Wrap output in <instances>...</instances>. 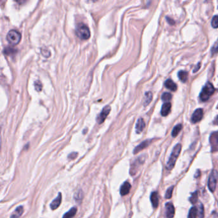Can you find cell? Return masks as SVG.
Instances as JSON below:
<instances>
[{
  "mask_svg": "<svg viewBox=\"0 0 218 218\" xmlns=\"http://www.w3.org/2000/svg\"><path fill=\"white\" fill-rule=\"evenodd\" d=\"M181 150H182V145L180 144V143L175 145V147L173 148L170 156V157L168 159L167 164H166V167L168 170H171L174 168L176 160L179 156Z\"/></svg>",
  "mask_w": 218,
  "mask_h": 218,
  "instance_id": "obj_1",
  "label": "cell"
},
{
  "mask_svg": "<svg viewBox=\"0 0 218 218\" xmlns=\"http://www.w3.org/2000/svg\"><path fill=\"white\" fill-rule=\"evenodd\" d=\"M214 91H215V88L214 87L213 84L210 82H208L204 86L200 94V98L201 101H202L203 102L208 101L210 96L214 93Z\"/></svg>",
  "mask_w": 218,
  "mask_h": 218,
  "instance_id": "obj_2",
  "label": "cell"
},
{
  "mask_svg": "<svg viewBox=\"0 0 218 218\" xmlns=\"http://www.w3.org/2000/svg\"><path fill=\"white\" fill-rule=\"evenodd\" d=\"M76 35L82 40H87L90 37V31L88 26L83 22H80L76 27Z\"/></svg>",
  "mask_w": 218,
  "mask_h": 218,
  "instance_id": "obj_3",
  "label": "cell"
},
{
  "mask_svg": "<svg viewBox=\"0 0 218 218\" xmlns=\"http://www.w3.org/2000/svg\"><path fill=\"white\" fill-rule=\"evenodd\" d=\"M21 38V33L15 30H10L7 35V40L8 42L12 45L18 44L20 42Z\"/></svg>",
  "mask_w": 218,
  "mask_h": 218,
  "instance_id": "obj_4",
  "label": "cell"
},
{
  "mask_svg": "<svg viewBox=\"0 0 218 218\" xmlns=\"http://www.w3.org/2000/svg\"><path fill=\"white\" fill-rule=\"evenodd\" d=\"M217 180H218L217 171L216 170H212L210 176H209V182H208V187H209V190L212 193H214L216 190Z\"/></svg>",
  "mask_w": 218,
  "mask_h": 218,
  "instance_id": "obj_5",
  "label": "cell"
},
{
  "mask_svg": "<svg viewBox=\"0 0 218 218\" xmlns=\"http://www.w3.org/2000/svg\"><path fill=\"white\" fill-rule=\"evenodd\" d=\"M212 148V152H216L218 150V131L212 133L209 138Z\"/></svg>",
  "mask_w": 218,
  "mask_h": 218,
  "instance_id": "obj_6",
  "label": "cell"
},
{
  "mask_svg": "<svg viewBox=\"0 0 218 218\" xmlns=\"http://www.w3.org/2000/svg\"><path fill=\"white\" fill-rule=\"evenodd\" d=\"M111 111V107L110 106H106L104 108L102 109V110L100 113V114L98 115L97 118V121L99 124H102L104 122L106 117L110 113Z\"/></svg>",
  "mask_w": 218,
  "mask_h": 218,
  "instance_id": "obj_7",
  "label": "cell"
},
{
  "mask_svg": "<svg viewBox=\"0 0 218 218\" xmlns=\"http://www.w3.org/2000/svg\"><path fill=\"white\" fill-rule=\"evenodd\" d=\"M203 115V111L202 108L197 109L194 111L193 115L191 117V121L193 123L195 124L200 122L202 119Z\"/></svg>",
  "mask_w": 218,
  "mask_h": 218,
  "instance_id": "obj_8",
  "label": "cell"
},
{
  "mask_svg": "<svg viewBox=\"0 0 218 218\" xmlns=\"http://www.w3.org/2000/svg\"><path fill=\"white\" fill-rule=\"evenodd\" d=\"M166 216L168 218H173L175 216V207L171 202H168L166 204Z\"/></svg>",
  "mask_w": 218,
  "mask_h": 218,
  "instance_id": "obj_9",
  "label": "cell"
},
{
  "mask_svg": "<svg viewBox=\"0 0 218 218\" xmlns=\"http://www.w3.org/2000/svg\"><path fill=\"white\" fill-rule=\"evenodd\" d=\"M131 189V185L129 182H125L123 185L120 187V194L122 196H125L130 192Z\"/></svg>",
  "mask_w": 218,
  "mask_h": 218,
  "instance_id": "obj_10",
  "label": "cell"
},
{
  "mask_svg": "<svg viewBox=\"0 0 218 218\" xmlns=\"http://www.w3.org/2000/svg\"><path fill=\"white\" fill-rule=\"evenodd\" d=\"M151 140H145L144 141H143L142 143H141L139 145H137L134 150V154H136L137 153H138L139 152H140L141 150H143V149L147 148L149 145L151 143Z\"/></svg>",
  "mask_w": 218,
  "mask_h": 218,
  "instance_id": "obj_11",
  "label": "cell"
},
{
  "mask_svg": "<svg viewBox=\"0 0 218 218\" xmlns=\"http://www.w3.org/2000/svg\"><path fill=\"white\" fill-rule=\"evenodd\" d=\"M145 123L144 120L140 118L137 120V123L136 124V133L140 134L143 130V129L145 127Z\"/></svg>",
  "mask_w": 218,
  "mask_h": 218,
  "instance_id": "obj_12",
  "label": "cell"
},
{
  "mask_svg": "<svg viewBox=\"0 0 218 218\" xmlns=\"http://www.w3.org/2000/svg\"><path fill=\"white\" fill-rule=\"evenodd\" d=\"M61 194L60 193H59L58 197H57L53 201L52 203H51V205H50L51 209L52 210H55L57 208H58V206L61 204Z\"/></svg>",
  "mask_w": 218,
  "mask_h": 218,
  "instance_id": "obj_13",
  "label": "cell"
},
{
  "mask_svg": "<svg viewBox=\"0 0 218 218\" xmlns=\"http://www.w3.org/2000/svg\"><path fill=\"white\" fill-rule=\"evenodd\" d=\"M171 105L170 102L164 103V104L162 106L161 111H160V113H161L162 116H163V117L167 116L171 111Z\"/></svg>",
  "mask_w": 218,
  "mask_h": 218,
  "instance_id": "obj_14",
  "label": "cell"
},
{
  "mask_svg": "<svg viewBox=\"0 0 218 218\" xmlns=\"http://www.w3.org/2000/svg\"><path fill=\"white\" fill-rule=\"evenodd\" d=\"M164 86L166 88H167L168 89H169L170 90H171L172 91H177V84L170 79H168L166 80L164 83Z\"/></svg>",
  "mask_w": 218,
  "mask_h": 218,
  "instance_id": "obj_15",
  "label": "cell"
},
{
  "mask_svg": "<svg viewBox=\"0 0 218 218\" xmlns=\"http://www.w3.org/2000/svg\"><path fill=\"white\" fill-rule=\"evenodd\" d=\"M141 159L139 158V159H137L133 163V165L131 166V168H130V173L131 175H134L136 173V169L138 166H140L143 163V160H140Z\"/></svg>",
  "mask_w": 218,
  "mask_h": 218,
  "instance_id": "obj_16",
  "label": "cell"
},
{
  "mask_svg": "<svg viewBox=\"0 0 218 218\" xmlns=\"http://www.w3.org/2000/svg\"><path fill=\"white\" fill-rule=\"evenodd\" d=\"M150 201L154 208H157L159 205V198L157 192L154 191L150 195Z\"/></svg>",
  "mask_w": 218,
  "mask_h": 218,
  "instance_id": "obj_17",
  "label": "cell"
},
{
  "mask_svg": "<svg viewBox=\"0 0 218 218\" xmlns=\"http://www.w3.org/2000/svg\"><path fill=\"white\" fill-rule=\"evenodd\" d=\"M24 209L22 206H19L10 216V218H19L23 214Z\"/></svg>",
  "mask_w": 218,
  "mask_h": 218,
  "instance_id": "obj_18",
  "label": "cell"
},
{
  "mask_svg": "<svg viewBox=\"0 0 218 218\" xmlns=\"http://www.w3.org/2000/svg\"><path fill=\"white\" fill-rule=\"evenodd\" d=\"M152 97H153L152 94V92H150V91H148V92L145 93L144 101H143V104H144V106H147L150 104V102L152 100Z\"/></svg>",
  "mask_w": 218,
  "mask_h": 218,
  "instance_id": "obj_19",
  "label": "cell"
},
{
  "mask_svg": "<svg viewBox=\"0 0 218 218\" xmlns=\"http://www.w3.org/2000/svg\"><path fill=\"white\" fill-rule=\"evenodd\" d=\"M77 210H78L77 208L74 206V207L72 208L67 212H66V213L64 215V216H63V218H72L76 214Z\"/></svg>",
  "mask_w": 218,
  "mask_h": 218,
  "instance_id": "obj_20",
  "label": "cell"
},
{
  "mask_svg": "<svg viewBox=\"0 0 218 218\" xmlns=\"http://www.w3.org/2000/svg\"><path fill=\"white\" fill-rule=\"evenodd\" d=\"M178 76L182 82L186 83L187 80L188 73L184 71H180L178 73Z\"/></svg>",
  "mask_w": 218,
  "mask_h": 218,
  "instance_id": "obj_21",
  "label": "cell"
},
{
  "mask_svg": "<svg viewBox=\"0 0 218 218\" xmlns=\"http://www.w3.org/2000/svg\"><path fill=\"white\" fill-rule=\"evenodd\" d=\"M198 215V209L195 206H193L191 209L189 210L188 218H197Z\"/></svg>",
  "mask_w": 218,
  "mask_h": 218,
  "instance_id": "obj_22",
  "label": "cell"
},
{
  "mask_svg": "<svg viewBox=\"0 0 218 218\" xmlns=\"http://www.w3.org/2000/svg\"><path fill=\"white\" fill-rule=\"evenodd\" d=\"M182 128V124H178L176 126H175L173 130H172V133H171V135L173 137H176L178 134H179V133H180V131L181 130Z\"/></svg>",
  "mask_w": 218,
  "mask_h": 218,
  "instance_id": "obj_23",
  "label": "cell"
},
{
  "mask_svg": "<svg viewBox=\"0 0 218 218\" xmlns=\"http://www.w3.org/2000/svg\"><path fill=\"white\" fill-rule=\"evenodd\" d=\"M171 94L170 93L168 92H164L162 96H161V99L163 102H168L171 99Z\"/></svg>",
  "mask_w": 218,
  "mask_h": 218,
  "instance_id": "obj_24",
  "label": "cell"
},
{
  "mask_svg": "<svg viewBox=\"0 0 218 218\" xmlns=\"http://www.w3.org/2000/svg\"><path fill=\"white\" fill-rule=\"evenodd\" d=\"M15 51L16 49L13 47H7L5 48V49H3V53L7 55H10V54H12L13 53H15Z\"/></svg>",
  "mask_w": 218,
  "mask_h": 218,
  "instance_id": "obj_25",
  "label": "cell"
},
{
  "mask_svg": "<svg viewBox=\"0 0 218 218\" xmlns=\"http://www.w3.org/2000/svg\"><path fill=\"white\" fill-rule=\"evenodd\" d=\"M189 201L193 204H194L198 201V191H195L194 193H192L191 197L189 198Z\"/></svg>",
  "mask_w": 218,
  "mask_h": 218,
  "instance_id": "obj_26",
  "label": "cell"
},
{
  "mask_svg": "<svg viewBox=\"0 0 218 218\" xmlns=\"http://www.w3.org/2000/svg\"><path fill=\"white\" fill-rule=\"evenodd\" d=\"M198 209V215L200 218L204 217V206L203 204H200Z\"/></svg>",
  "mask_w": 218,
  "mask_h": 218,
  "instance_id": "obj_27",
  "label": "cell"
},
{
  "mask_svg": "<svg viewBox=\"0 0 218 218\" xmlns=\"http://www.w3.org/2000/svg\"><path fill=\"white\" fill-rule=\"evenodd\" d=\"M173 189H174V186H171L167 189V191H166V194H165V198L166 199H170L171 198L172 194H173Z\"/></svg>",
  "mask_w": 218,
  "mask_h": 218,
  "instance_id": "obj_28",
  "label": "cell"
},
{
  "mask_svg": "<svg viewBox=\"0 0 218 218\" xmlns=\"http://www.w3.org/2000/svg\"><path fill=\"white\" fill-rule=\"evenodd\" d=\"M212 26L214 28H218V15H216L213 17V18L212 19L211 22Z\"/></svg>",
  "mask_w": 218,
  "mask_h": 218,
  "instance_id": "obj_29",
  "label": "cell"
},
{
  "mask_svg": "<svg viewBox=\"0 0 218 218\" xmlns=\"http://www.w3.org/2000/svg\"><path fill=\"white\" fill-rule=\"evenodd\" d=\"M74 198L76 201H81L83 199V191L81 190L78 191L74 195Z\"/></svg>",
  "mask_w": 218,
  "mask_h": 218,
  "instance_id": "obj_30",
  "label": "cell"
},
{
  "mask_svg": "<svg viewBox=\"0 0 218 218\" xmlns=\"http://www.w3.org/2000/svg\"><path fill=\"white\" fill-rule=\"evenodd\" d=\"M211 53L212 55L218 53V41H217L213 45V47L211 49Z\"/></svg>",
  "mask_w": 218,
  "mask_h": 218,
  "instance_id": "obj_31",
  "label": "cell"
},
{
  "mask_svg": "<svg viewBox=\"0 0 218 218\" xmlns=\"http://www.w3.org/2000/svg\"><path fill=\"white\" fill-rule=\"evenodd\" d=\"M34 85H35V89L37 91H41L42 90V83L40 82L39 81H37L35 82V83H34Z\"/></svg>",
  "mask_w": 218,
  "mask_h": 218,
  "instance_id": "obj_32",
  "label": "cell"
},
{
  "mask_svg": "<svg viewBox=\"0 0 218 218\" xmlns=\"http://www.w3.org/2000/svg\"><path fill=\"white\" fill-rule=\"evenodd\" d=\"M41 53L44 57H49L51 55L50 51L47 48H42L41 49Z\"/></svg>",
  "mask_w": 218,
  "mask_h": 218,
  "instance_id": "obj_33",
  "label": "cell"
},
{
  "mask_svg": "<svg viewBox=\"0 0 218 218\" xmlns=\"http://www.w3.org/2000/svg\"><path fill=\"white\" fill-rule=\"evenodd\" d=\"M77 156H78V153L73 152V153L69 154V156H68V159L74 160V159H75L77 157Z\"/></svg>",
  "mask_w": 218,
  "mask_h": 218,
  "instance_id": "obj_34",
  "label": "cell"
},
{
  "mask_svg": "<svg viewBox=\"0 0 218 218\" xmlns=\"http://www.w3.org/2000/svg\"><path fill=\"white\" fill-rule=\"evenodd\" d=\"M166 20H167L168 23H169L170 25H173L175 24L174 21H173V19H171L170 18H166Z\"/></svg>",
  "mask_w": 218,
  "mask_h": 218,
  "instance_id": "obj_35",
  "label": "cell"
},
{
  "mask_svg": "<svg viewBox=\"0 0 218 218\" xmlns=\"http://www.w3.org/2000/svg\"><path fill=\"white\" fill-rule=\"evenodd\" d=\"M200 65H201L200 63H198V65L196 66V67H195V68H194V69L193 70V72H194V73L197 72L199 70V68H200Z\"/></svg>",
  "mask_w": 218,
  "mask_h": 218,
  "instance_id": "obj_36",
  "label": "cell"
},
{
  "mask_svg": "<svg viewBox=\"0 0 218 218\" xmlns=\"http://www.w3.org/2000/svg\"><path fill=\"white\" fill-rule=\"evenodd\" d=\"M214 124L216 125H218V116L216 118V119L214 120Z\"/></svg>",
  "mask_w": 218,
  "mask_h": 218,
  "instance_id": "obj_37",
  "label": "cell"
},
{
  "mask_svg": "<svg viewBox=\"0 0 218 218\" xmlns=\"http://www.w3.org/2000/svg\"><path fill=\"white\" fill-rule=\"evenodd\" d=\"M200 171H198V174H197V173H196V174H195L194 175V177L195 178H197V177H199V175H200Z\"/></svg>",
  "mask_w": 218,
  "mask_h": 218,
  "instance_id": "obj_38",
  "label": "cell"
}]
</instances>
